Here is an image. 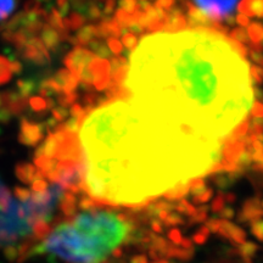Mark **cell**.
Wrapping results in <instances>:
<instances>
[{"mask_svg": "<svg viewBox=\"0 0 263 263\" xmlns=\"http://www.w3.org/2000/svg\"><path fill=\"white\" fill-rule=\"evenodd\" d=\"M249 54L221 33L193 28L141 39L123 87L129 100L206 140H224L254 104Z\"/></svg>", "mask_w": 263, "mask_h": 263, "instance_id": "cell-1", "label": "cell"}, {"mask_svg": "<svg viewBox=\"0 0 263 263\" xmlns=\"http://www.w3.org/2000/svg\"><path fill=\"white\" fill-rule=\"evenodd\" d=\"M80 133L82 190L99 205L140 207L219 172L223 143L188 133L130 100L94 110Z\"/></svg>", "mask_w": 263, "mask_h": 263, "instance_id": "cell-2", "label": "cell"}, {"mask_svg": "<svg viewBox=\"0 0 263 263\" xmlns=\"http://www.w3.org/2000/svg\"><path fill=\"white\" fill-rule=\"evenodd\" d=\"M136 236V224L126 213L93 206L49 229L29 254H44L62 263H110Z\"/></svg>", "mask_w": 263, "mask_h": 263, "instance_id": "cell-3", "label": "cell"}, {"mask_svg": "<svg viewBox=\"0 0 263 263\" xmlns=\"http://www.w3.org/2000/svg\"><path fill=\"white\" fill-rule=\"evenodd\" d=\"M203 15L212 21H224L234 11L238 0H194Z\"/></svg>", "mask_w": 263, "mask_h": 263, "instance_id": "cell-4", "label": "cell"}, {"mask_svg": "<svg viewBox=\"0 0 263 263\" xmlns=\"http://www.w3.org/2000/svg\"><path fill=\"white\" fill-rule=\"evenodd\" d=\"M21 55L27 61H31L35 65H45L49 61V51L43 44L42 39L32 37L26 41L21 47L18 48Z\"/></svg>", "mask_w": 263, "mask_h": 263, "instance_id": "cell-5", "label": "cell"}, {"mask_svg": "<svg viewBox=\"0 0 263 263\" xmlns=\"http://www.w3.org/2000/svg\"><path fill=\"white\" fill-rule=\"evenodd\" d=\"M94 59L95 55L90 50L84 48H77L68 54V57L66 58L65 60V64L72 74H74L76 77L80 78L82 71H83Z\"/></svg>", "mask_w": 263, "mask_h": 263, "instance_id": "cell-6", "label": "cell"}, {"mask_svg": "<svg viewBox=\"0 0 263 263\" xmlns=\"http://www.w3.org/2000/svg\"><path fill=\"white\" fill-rule=\"evenodd\" d=\"M43 138V127L41 124L32 122V121L22 118L21 127H20L18 139L22 144L29 146L38 145Z\"/></svg>", "mask_w": 263, "mask_h": 263, "instance_id": "cell-7", "label": "cell"}, {"mask_svg": "<svg viewBox=\"0 0 263 263\" xmlns=\"http://www.w3.org/2000/svg\"><path fill=\"white\" fill-rule=\"evenodd\" d=\"M16 174H17L20 180L26 184H31L35 179L43 177L42 173L37 170V167L29 163L18 164L17 168H16Z\"/></svg>", "mask_w": 263, "mask_h": 263, "instance_id": "cell-8", "label": "cell"}, {"mask_svg": "<svg viewBox=\"0 0 263 263\" xmlns=\"http://www.w3.org/2000/svg\"><path fill=\"white\" fill-rule=\"evenodd\" d=\"M240 14L263 17V0H241L238 6Z\"/></svg>", "mask_w": 263, "mask_h": 263, "instance_id": "cell-9", "label": "cell"}, {"mask_svg": "<svg viewBox=\"0 0 263 263\" xmlns=\"http://www.w3.org/2000/svg\"><path fill=\"white\" fill-rule=\"evenodd\" d=\"M41 39L45 48L55 50L58 48L59 43H60V34L54 28H51L50 26H43Z\"/></svg>", "mask_w": 263, "mask_h": 263, "instance_id": "cell-10", "label": "cell"}, {"mask_svg": "<svg viewBox=\"0 0 263 263\" xmlns=\"http://www.w3.org/2000/svg\"><path fill=\"white\" fill-rule=\"evenodd\" d=\"M14 73L12 70V60H9L4 57H0V85L8 83L11 80V76Z\"/></svg>", "mask_w": 263, "mask_h": 263, "instance_id": "cell-11", "label": "cell"}, {"mask_svg": "<svg viewBox=\"0 0 263 263\" xmlns=\"http://www.w3.org/2000/svg\"><path fill=\"white\" fill-rule=\"evenodd\" d=\"M248 37L252 44H262L263 42V25L259 22H252L249 25Z\"/></svg>", "mask_w": 263, "mask_h": 263, "instance_id": "cell-12", "label": "cell"}, {"mask_svg": "<svg viewBox=\"0 0 263 263\" xmlns=\"http://www.w3.org/2000/svg\"><path fill=\"white\" fill-rule=\"evenodd\" d=\"M95 35H97V28H95V26H88V27L80 29L77 37H76V42L78 44H87Z\"/></svg>", "mask_w": 263, "mask_h": 263, "instance_id": "cell-13", "label": "cell"}, {"mask_svg": "<svg viewBox=\"0 0 263 263\" xmlns=\"http://www.w3.org/2000/svg\"><path fill=\"white\" fill-rule=\"evenodd\" d=\"M18 0H0V21L8 18L17 8Z\"/></svg>", "mask_w": 263, "mask_h": 263, "instance_id": "cell-14", "label": "cell"}, {"mask_svg": "<svg viewBox=\"0 0 263 263\" xmlns=\"http://www.w3.org/2000/svg\"><path fill=\"white\" fill-rule=\"evenodd\" d=\"M84 24V17L80 14H71L70 17L64 21V27L68 29H78Z\"/></svg>", "mask_w": 263, "mask_h": 263, "instance_id": "cell-15", "label": "cell"}, {"mask_svg": "<svg viewBox=\"0 0 263 263\" xmlns=\"http://www.w3.org/2000/svg\"><path fill=\"white\" fill-rule=\"evenodd\" d=\"M48 105L49 103L44 98L33 97L29 99V106H31L32 110L37 111V112H43V111L47 110Z\"/></svg>", "mask_w": 263, "mask_h": 263, "instance_id": "cell-16", "label": "cell"}, {"mask_svg": "<svg viewBox=\"0 0 263 263\" xmlns=\"http://www.w3.org/2000/svg\"><path fill=\"white\" fill-rule=\"evenodd\" d=\"M230 38L232 41H235L238 43H241V44H249V37H248V32H246L245 28L239 27V28H234L232 32H230Z\"/></svg>", "mask_w": 263, "mask_h": 263, "instance_id": "cell-17", "label": "cell"}, {"mask_svg": "<svg viewBox=\"0 0 263 263\" xmlns=\"http://www.w3.org/2000/svg\"><path fill=\"white\" fill-rule=\"evenodd\" d=\"M90 48L93 49L95 52H97L98 58H100V59H106L108 55H110V50H108V48L104 44V43L99 42L98 39L97 41L90 42Z\"/></svg>", "mask_w": 263, "mask_h": 263, "instance_id": "cell-18", "label": "cell"}, {"mask_svg": "<svg viewBox=\"0 0 263 263\" xmlns=\"http://www.w3.org/2000/svg\"><path fill=\"white\" fill-rule=\"evenodd\" d=\"M250 77H251L252 84L262 83L263 82V68L259 67L258 65H252L251 67H250Z\"/></svg>", "mask_w": 263, "mask_h": 263, "instance_id": "cell-19", "label": "cell"}, {"mask_svg": "<svg viewBox=\"0 0 263 263\" xmlns=\"http://www.w3.org/2000/svg\"><path fill=\"white\" fill-rule=\"evenodd\" d=\"M11 199V193H10V190L6 188L5 184L2 182V179H0V205H9Z\"/></svg>", "mask_w": 263, "mask_h": 263, "instance_id": "cell-20", "label": "cell"}, {"mask_svg": "<svg viewBox=\"0 0 263 263\" xmlns=\"http://www.w3.org/2000/svg\"><path fill=\"white\" fill-rule=\"evenodd\" d=\"M122 42L124 47H126L128 50H134L138 45L137 35L133 34V33H127V34H124Z\"/></svg>", "mask_w": 263, "mask_h": 263, "instance_id": "cell-21", "label": "cell"}, {"mask_svg": "<svg viewBox=\"0 0 263 263\" xmlns=\"http://www.w3.org/2000/svg\"><path fill=\"white\" fill-rule=\"evenodd\" d=\"M174 4H176V0H156L155 8L163 11H170L171 9H173Z\"/></svg>", "mask_w": 263, "mask_h": 263, "instance_id": "cell-22", "label": "cell"}, {"mask_svg": "<svg viewBox=\"0 0 263 263\" xmlns=\"http://www.w3.org/2000/svg\"><path fill=\"white\" fill-rule=\"evenodd\" d=\"M107 44H108V50L112 51L114 54L117 55V54H121V52H122V44H121L117 39L110 38L107 41Z\"/></svg>", "mask_w": 263, "mask_h": 263, "instance_id": "cell-23", "label": "cell"}, {"mask_svg": "<svg viewBox=\"0 0 263 263\" xmlns=\"http://www.w3.org/2000/svg\"><path fill=\"white\" fill-rule=\"evenodd\" d=\"M251 114L254 118H263V104L256 101V103L252 105Z\"/></svg>", "mask_w": 263, "mask_h": 263, "instance_id": "cell-24", "label": "cell"}, {"mask_svg": "<svg viewBox=\"0 0 263 263\" xmlns=\"http://www.w3.org/2000/svg\"><path fill=\"white\" fill-rule=\"evenodd\" d=\"M68 111L65 107H57L52 110V116H54L55 121H61L64 120V117L67 116Z\"/></svg>", "mask_w": 263, "mask_h": 263, "instance_id": "cell-25", "label": "cell"}, {"mask_svg": "<svg viewBox=\"0 0 263 263\" xmlns=\"http://www.w3.org/2000/svg\"><path fill=\"white\" fill-rule=\"evenodd\" d=\"M68 5H70V0H58V6H59V14L65 15L68 11Z\"/></svg>", "mask_w": 263, "mask_h": 263, "instance_id": "cell-26", "label": "cell"}, {"mask_svg": "<svg viewBox=\"0 0 263 263\" xmlns=\"http://www.w3.org/2000/svg\"><path fill=\"white\" fill-rule=\"evenodd\" d=\"M252 232L259 240H263V222H256L252 227Z\"/></svg>", "mask_w": 263, "mask_h": 263, "instance_id": "cell-27", "label": "cell"}, {"mask_svg": "<svg viewBox=\"0 0 263 263\" xmlns=\"http://www.w3.org/2000/svg\"><path fill=\"white\" fill-rule=\"evenodd\" d=\"M235 21H236V24H239L240 26H241L242 28L248 27V26L250 25V20H249V17H248V16L242 15V14H239L238 16H236Z\"/></svg>", "mask_w": 263, "mask_h": 263, "instance_id": "cell-28", "label": "cell"}, {"mask_svg": "<svg viewBox=\"0 0 263 263\" xmlns=\"http://www.w3.org/2000/svg\"><path fill=\"white\" fill-rule=\"evenodd\" d=\"M115 6H116V0H106V5H105V10H104L105 14H110V12H112Z\"/></svg>", "mask_w": 263, "mask_h": 263, "instance_id": "cell-29", "label": "cell"}, {"mask_svg": "<svg viewBox=\"0 0 263 263\" xmlns=\"http://www.w3.org/2000/svg\"><path fill=\"white\" fill-rule=\"evenodd\" d=\"M143 2H147V3H150V2H151V0H143Z\"/></svg>", "mask_w": 263, "mask_h": 263, "instance_id": "cell-30", "label": "cell"}, {"mask_svg": "<svg viewBox=\"0 0 263 263\" xmlns=\"http://www.w3.org/2000/svg\"><path fill=\"white\" fill-rule=\"evenodd\" d=\"M261 206L263 207V200H262V202H261Z\"/></svg>", "mask_w": 263, "mask_h": 263, "instance_id": "cell-31", "label": "cell"}, {"mask_svg": "<svg viewBox=\"0 0 263 263\" xmlns=\"http://www.w3.org/2000/svg\"><path fill=\"white\" fill-rule=\"evenodd\" d=\"M262 65H263V61H262Z\"/></svg>", "mask_w": 263, "mask_h": 263, "instance_id": "cell-32", "label": "cell"}]
</instances>
